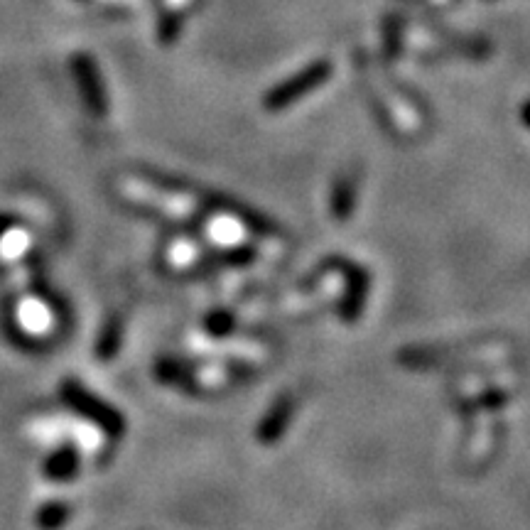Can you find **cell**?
Instances as JSON below:
<instances>
[{"mask_svg":"<svg viewBox=\"0 0 530 530\" xmlns=\"http://www.w3.org/2000/svg\"><path fill=\"white\" fill-rule=\"evenodd\" d=\"M47 469H50V477L67 479V477H72L74 469H77V459H74V454H69V452H59Z\"/></svg>","mask_w":530,"mask_h":530,"instance_id":"cell-5","label":"cell"},{"mask_svg":"<svg viewBox=\"0 0 530 530\" xmlns=\"http://www.w3.org/2000/svg\"><path fill=\"white\" fill-rule=\"evenodd\" d=\"M194 261H197V246H194L192 241L177 239L167 248V263H170L172 268H187V265H192Z\"/></svg>","mask_w":530,"mask_h":530,"instance_id":"cell-4","label":"cell"},{"mask_svg":"<svg viewBox=\"0 0 530 530\" xmlns=\"http://www.w3.org/2000/svg\"><path fill=\"white\" fill-rule=\"evenodd\" d=\"M327 74H329V67L327 64H317V67H310L305 74H300V77L290 79L288 84L278 86V89H273L268 94V99H265V106L270 108V111H278V108H285L292 101H297L300 96H305L307 91L317 89L319 84H324L327 81Z\"/></svg>","mask_w":530,"mask_h":530,"instance_id":"cell-1","label":"cell"},{"mask_svg":"<svg viewBox=\"0 0 530 530\" xmlns=\"http://www.w3.org/2000/svg\"><path fill=\"white\" fill-rule=\"evenodd\" d=\"M32 239L25 229H10L0 236V256L5 261H20L30 251Z\"/></svg>","mask_w":530,"mask_h":530,"instance_id":"cell-3","label":"cell"},{"mask_svg":"<svg viewBox=\"0 0 530 530\" xmlns=\"http://www.w3.org/2000/svg\"><path fill=\"white\" fill-rule=\"evenodd\" d=\"M18 327L30 337H45L54 329V310L42 297H23L15 310Z\"/></svg>","mask_w":530,"mask_h":530,"instance_id":"cell-2","label":"cell"}]
</instances>
